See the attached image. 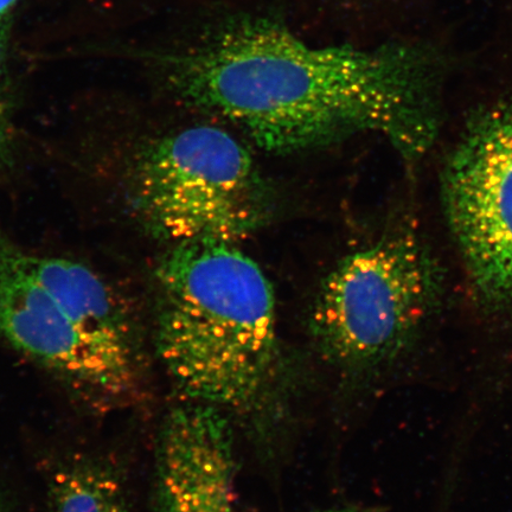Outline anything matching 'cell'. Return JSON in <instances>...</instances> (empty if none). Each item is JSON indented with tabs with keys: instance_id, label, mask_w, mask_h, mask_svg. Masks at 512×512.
I'll list each match as a JSON object with an SVG mask.
<instances>
[{
	"instance_id": "obj_1",
	"label": "cell",
	"mask_w": 512,
	"mask_h": 512,
	"mask_svg": "<svg viewBox=\"0 0 512 512\" xmlns=\"http://www.w3.org/2000/svg\"><path fill=\"white\" fill-rule=\"evenodd\" d=\"M424 67L398 49L315 47L279 24L230 25L172 54L183 104L239 126L261 149H317L377 132L408 157L434 133Z\"/></svg>"
},
{
	"instance_id": "obj_2",
	"label": "cell",
	"mask_w": 512,
	"mask_h": 512,
	"mask_svg": "<svg viewBox=\"0 0 512 512\" xmlns=\"http://www.w3.org/2000/svg\"><path fill=\"white\" fill-rule=\"evenodd\" d=\"M156 343L166 370L194 402L247 409L278 363L277 304L256 262L222 241L181 243L157 268Z\"/></svg>"
},
{
	"instance_id": "obj_3",
	"label": "cell",
	"mask_w": 512,
	"mask_h": 512,
	"mask_svg": "<svg viewBox=\"0 0 512 512\" xmlns=\"http://www.w3.org/2000/svg\"><path fill=\"white\" fill-rule=\"evenodd\" d=\"M131 192L146 228L176 245L236 243L265 223L271 206L251 152L214 126L147 144L133 165Z\"/></svg>"
},
{
	"instance_id": "obj_4",
	"label": "cell",
	"mask_w": 512,
	"mask_h": 512,
	"mask_svg": "<svg viewBox=\"0 0 512 512\" xmlns=\"http://www.w3.org/2000/svg\"><path fill=\"white\" fill-rule=\"evenodd\" d=\"M439 291L431 256L407 232L345 256L320 286L311 332L339 367L367 370L400 356L430 317Z\"/></svg>"
},
{
	"instance_id": "obj_5",
	"label": "cell",
	"mask_w": 512,
	"mask_h": 512,
	"mask_svg": "<svg viewBox=\"0 0 512 512\" xmlns=\"http://www.w3.org/2000/svg\"><path fill=\"white\" fill-rule=\"evenodd\" d=\"M448 221L479 297L512 310V105L471 125L446 169Z\"/></svg>"
},
{
	"instance_id": "obj_6",
	"label": "cell",
	"mask_w": 512,
	"mask_h": 512,
	"mask_svg": "<svg viewBox=\"0 0 512 512\" xmlns=\"http://www.w3.org/2000/svg\"><path fill=\"white\" fill-rule=\"evenodd\" d=\"M0 335L105 411L130 398L138 375L94 343L32 273L28 251L0 227Z\"/></svg>"
},
{
	"instance_id": "obj_7",
	"label": "cell",
	"mask_w": 512,
	"mask_h": 512,
	"mask_svg": "<svg viewBox=\"0 0 512 512\" xmlns=\"http://www.w3.org/2000/svg\"><path fill=\"white\" fill-rule=\"evenodd\" d=\"M233 435L221 409H172L157 452V512H235Z\"/></svg>"
},
{
	"instance_id": "obj_8",
	"label": "cell",
	"mask_w": 512,
	"mask_h": 512,
	"mask_svg": "<svg viewBox=\"0 0 512 512\" xmlns=\"http://www.w3.org/2000/svg\"><path fill=\"white\" fill-rule=\"evenodd\" d=\"M50 512H128L123 479L104 457L73 454L49 478Z\"/></svg>"
},
{
	"instance_id": "obj_9",
	"label": "cell",
	"mask_w": 512,
	"mask_h": 512,
	"mask_svg": "<svg viewBox=\"0 0 512 512\" xmlns=\"http://www.w3.org/2000/svg\"><path fill=\"white\" fill-rule=\"evenodd\" d=\"M14 147V126L8 95V76H6V48L0 34V164L8 162Z\"/></svg>"
},
{
	"instance_id": "obj_10",
	"label": "cell",
	"mask_w": 512,
	"mask_h": 512,
	"mask_svg": "<svg viewBox=\"0 0 512 512\" xmlns=\"http://www.w3.org/2000/svg\"><path fill=\"white\" fill-rule=\"evenodd\" d=\"M19 0H0V21L15 8Z\"/></svg>"
},
{
	"instance_id": "obj_11",
	"label": "cell",
	"mask_w": 512,
	"mask_h": 512,
	"mask_svg": "<svg viewBox=\"0 0 512 512\" xmlns=\"http://www.w3.org/2000/svg\"><path fill=\"white\" fill-rule=\"evenodd\" d=\"M0 512H9V504L2 490H0Z\"/></svg>"
},
{
	"instance_id": "obj_12",
	"label": "cell",
	"mask_w": 512,
	"mask_h": 512,
	"mask_svg": "<svg viewBox=\"0 0 512 512\" xmlns=\"http://www.w3.org/2000/svg\"><path fill=\"white\" fill-rule=\"evenodd\" d=\"M331 512H342V511H331Z\"/></svg>"
}]
</instances>
